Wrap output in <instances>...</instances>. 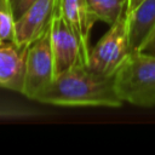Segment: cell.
<instances>
[{"label":"cell","mask_w":155,"mask_h":155,"mask_svg":"<svg viewBox=\"0 0 155 155\" xmlns=\"http://www.w3.org/2000/svg\"><path fill=\"white\" fill-rule=\"evenodd\" d=\"M59 0H36L15 22L13 41L29 47L34 41L48 31Z\"/></svg>","instance_id":"6"},{"label":"cell","mask_w":155,"mask_h":155,"mask_svg":"<svg viewBox=\"0 0 155 155\" xmlns=\"http://www.w3.org/2000/svg\"><path fill=\"white\" fill-rule=\"evenodd\" d=\"M50 42L56 74L75 65L87 64L80 40L65 22L59 8V2L50 25Z\"/></svg>","instance_id":"5"},{"label":"cell","mask_w":155,"mask_h":155,"mask_svg":"<svg viewBox=\"0 0 155 155\" xmlns=\"http://www.w3.org/2000/svg\"><path fill=\"white\" fill-rule=\"evenodd\" d=\"M1 42H2V39H1V38H0V44H1Z\"/></svg>","instance_id":"16"},{"label":"cell","mask_w":155,"mask_h":155,"mask_svg":"<svg viewBox=\"0 0 155 155\" xmlns=\"http://www.w3.org/2000/svg\"><path fill=\"white\" fill-rule=\"evenodd\" d=\"M122 102L139 108L155 107V53L132 51L114 75Z\"/></svg>","instance_id":"2"},{"label":"cell","mask_w":155,"mask_h":155,"mask_svg":"<svg viewBox=\"0 0 155 155\" xmlns=\"http://www.w3.org/2000/svg\"><path fill=\"white\" fill-rule=\"evenodd\" d=\"M15 15L10 0H0V38L2 41L15 39Z\"/></svg>","instance_id":"11"},{"label":"cell","mask_w":155,"mask_h":155,"mask_svg":"<svg viewBox=\"0 0 155 155\" xmlns=\"http://www.w3.org/2000/svg\"><path fill=\"white\" fill-rule=\"evenodd\" d=\"M35 102L61 107H107L120 108L114 76L93 71L87 64L75 65L56 74L51 84L34 99Z\"/></svg>","instance_id":"1"},{"label":"cell","mask_w":155,"mask_h":155,"mask_svg":"<svg viewBox=\"0 0 155 155\" xmlns=\"http://www.w3.org/2000/svg\"><path fill=\"white\" fill-rule=\"evenodd\" d=\"M59 8L65 22L79 38L87 63L91 48L90 34L97 19L90 12L86 0H59Z\"/></svg>","instance_id":"8"},{"label":"cell","mask_w":155,"mask_h":155,"mask_svg":"<svg viewBox=\"0 0 155 155\" xmlns=\"http://www.w3.org/2000/svg\"><path fill=\"white\" fill-rule=\"evenodd\" d=\"M28 47L15 41L0 44V87L22 93L25 73V56Z\"/></svg>","instance_id":"7"},{"label":"cell","mask_w":155,"mask_h":155,"mask_svg":"<svg viewBox=\"0 0 155 155\" xmlns=\"http://www.w3.org/2000/svg\"><path fill=\"white\" fill-rule=\"evenodd\" d=\"M137 51H144V52H151L155 53V27L149 34V36L145 39V41L140 45V47Z\"/></svg>","instance_id":"14"},{"label":"cell","mask_w":155,"mask_h":155,"mask_svg":"<svg viewBox=\"0 0 155 155\" xmlns=\"http://www.w3.org/2000/svg\"><path fill=\"white\" fill-rule=\"evenodd\" d=\"M54 76V59L51 48L48 29V31L34 41L27 50L22 94L34 101L35 97L51 84Z\"/></svg>","instance_id":"4"},{"label":"cell","mask_w":155,"mask_h":155,"mask_svg":"<svg viewBox=\"0 0 155 155\" xmlns=\"http://www.w3.org/2000/svg\"><path fill=\"white\" fill-rule=\"evenodd\" d=\"M142 1L144 0H127V7H126V12H130L131 10H133L136 6H138Z\"/></svg>","instance_id":"15"},{"label":"cell","mask_w":155,"mask_h":155,"mask_svg":"<svg viewBox=\"0 0 155 155\" xmlns=\"http://www.w3.org/2000/svg\"><path fill=\"white\" fill-rule=\"evenodd\" d=\"M125 13L130 45L134 51L140 47L155 27V0H144Z\"/></svg>","instance_id":"9"},{"label":"cell","mask_w":155,"mask_h":155,"mask_svg":"<svg viewBox=\"0 0 155 155\" xmlns=\"http://www.w3.org/2000/svg\"><path fill=\"white\" fill-rule=\"evenodd\" d=\"M109 27L108 31L90 48L87 67L102 75L114 76L132 52L127 33L126 13Z\"/></svg>","instance_id":"3"},{"label":"cell","mask_w":155,"mask_h":155,"mask_svg":"<svg viewBox=\"0 0 155 155\" xmlns=\"http://www.w3.org/2000/svg\"><path fill=\"white\" fill-rule=\"evenodd\" d=\"M15 15V19L19 18L36 0H10Z\"/></svg>","instance_id":"13"},{"label":"cell","mask_w":155,"mask_h":155,"mask_svg":"<svg viewBox=\"0 0 155 155\" xmlns=\"http://www.w3.org/2000/svg\"><path fill=\"white\" fill-rule=\"evenodd\" d=\"M35 111L33 109H27L12 104H0V117H24L29 115H34Z\"/></svg>","instance_id":"12"},{"label":"cell","mask_w":155,"mask_h":155,"mask_svg":"<svg viewBox=\"0 0 155 155\" xmlns=\"http://www.w3.org/2000/svg\"><path fill=\"white\" fill-rule=\"evenodd\" d=\"M90 12L97 21L109 25L116 22L127 7V0H86Z\"/></svg>","instance_id":"10"}]
</instances>
